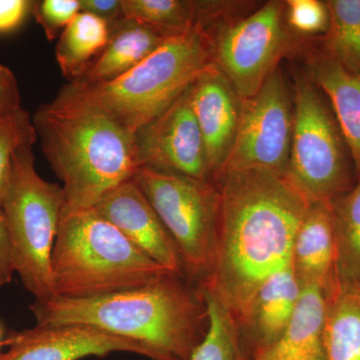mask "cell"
Wrapping results in <instances>:
<instances>
[{"mask_svg": "<svg viewBox=\"0 0 360 360\" xmlns=\"http://www.w3.org/2000/svg\"><path fill=\"white\" fill-rule=\"evenodd\" d=\"M220 215L212 292L236 321L257 291L290 264L296 232L311 202L288 175L267 168L231 170L217 180Z\"/></svg>", "mask_w": 360, "mask_h": 360, "instance_id": "cell-1", "label": "cell"}, {"mask_svg": "<svg viewBox=\"0 0 360 360\" xmlns=\"http://www.w3.org/2000/svg\"><path fill=\"white\" fill-rule=\"evenodd\" d=\"M30 310L37 326L97 328L137 343L150 360L191 359L210 326L202 292L174 272L113 295L34 300Z\"/></svg>", "mask_w": 360, "mask_h": 360, "instance_id": "cell-2", "label": "cell"}, {"mask_svg": "<svg viewBox=\"0 0 360 360\" xmlns=\"http://www.w3.org/2000/svg\"><path fill=\"white\" fill-rule=\"evenodd\" d=\"M213 63L212 39L196 23L122 77L101 84L70 82L49 105L60 111L103 115L135 135Z\"/></svg>", "mask_w": 360, "mask_h": 360, "instance_id": "cell-3", "label": "cell"}, {"mask_svg": "<svg viewBox=\"0 0 360 360\" xmlns=\"http://www.w3.org/2000/svg\"><path fill=\"white\" fill-rule=\"evenodd\" d=\"M32 120L45 158L63 181L65 210H94L139 169L134 135L103 115L49 103Z\"/></svg>", "mask_w": 360, "mask_h": 360, "instance_id": "cell-4", "label": "cell"}, {"mask_svg": "<svg viewBox=\"0 0 360 360\" xmlns=\"http://www.w3.org/2000/svg\"><path fill=\"white\" fill-rule=\"evenodd\" d=\"M168 272L96 210H65L52 250L56 297L113 295L146 285Z\"/></svg>", "mask_w": 360, "mask_h": 360, "instance_id": "cell-5", "label": "cell"}, {"mask_svg": "<svg viewBox=\"0 0 360 360\" xmlns=\"http://www.w3.org/2000/svg\"><path fill=\"white\" fill-rule=\"evenodd\" d=\"M2 210L11 238L15 274L35 300L54 297L51 257L66 198L63 186L35 169L32 146L14 153Z\"/></svg>", "mask_w": 360, "mask_h": 360, "instance_id": "cell-6", "label": "cell"}, {"mask_svg": "<svg viewBox=\"0 0 360 360\" xmlns=\"http://www.w3.org/2000/svg\"><path fill=\"white\" fill-rule=\"evenodd\" d=\"M181 257L184 276L198 288L212 274L220 215V189L213 180L141 167L134 179Z\"/></svg>", "mask_w": 360, "mask_h": 360, "instance_id": "cell-7", "label": "cell"}, {"mask_svg": "<svg viewBox=\"0 0 360 360\" xmlns=\"http://www.w3.org/2000/svg\"><path fill=\"white\" fill-rule=\"evenodd\" d=\"M316 85L296 78L286 175L310 202H333L352 187L345 139Z\"/></svg>", "mask_w": 360, "mask_h": 360, "instance_id": "cell-8", "label": "cell"}, {"mask_svg": "<svg viewBox=\"0 0 360 360\" xmlns=\"http://www.w3.org/2000/svg\"><path fill=\"white\" fill-rule=\"evenodd\" d=\"M292 101L277 68L255 96L241 101L238 134L221 174L252 167L286 174L292 139Z\"/></svg>", "mask_w": 360, "mask_h": 360, "instance_id": "cell-9", "label": "cell"}, {"mask_svg": "<svg viewBox=\"0 0 360 360\" xmlns=\"http://www.w3.org/2000/svg\"><path fill=\"white\" fill-rule=\"evenodd\" d=\"M285 44L283 6L270 1L220 32L212 44L213 59L245 101L255 96L276 70Z\"/></svg>", "mask_w": 360, "mask_h": 360, "instance_id": "cell-10", "label": "cell"}, {"mask_svg": "<svg viewBox=\"0 0 360 360\" xmlns=\"http://www.w3.org/2000/svg\"><path fill=\"white\" fill-rule=\"evenodd\" d=\"M189 89L135 134L137 161L139 168L212 180Z\"/></svg>", "mask_w": 360, "mask_h": 360, "instance_id": "cell-11", "label": "cell"}, {"mask_svg": "<svg viewBox=\"0 0 360 360\" xmlns=\"http://www.w3.org/2000/svg\"><path fill=\"white\" fill-rule=\"evenodd\" d=\"M8 349L0 360H82L129 352L146 357L132 341L84 326H39L13 333L4 340Z\"/></svg>", "mask_w": 360, "mask_h": 360, "instance_id": "cell-12", "label": "cell"}, {"mask_svg": "<svg viewBox=\"0 0 360 360\" xmlns=\"http://www.w3.org/2000/svg\"><path fill=\"white\" fill-rule=\"evenodd\" d=\"M94 210L144 255L169 271L186 276L174 241L134 179L106 194Z\"/></svg>", "mask_w": 360, "mask_h": 360, "instance_id": "cell-13", "label": "cell"}, {"mask_svg": "<svg viewBox=\"0 0 360 360\" xmlns=\"http://www.w3.org/2000/svg\"><path fill=\"white\" fill-rule=\"evenodd\" d=\"M191 106L205 142L213 181L229 160L238 134L241 99L215 63L191 86Z\"/></svg>", "mask_w": 360, "mask_h": 360, "instance_id": "cell-14", "label": "cell"}, {"mask_svg": "<svg viewBox=\"0 0 360 360\" xmlns=\"http://www.w3.org/2000/svg\"><path fill=\"white\" fill-rule=\"evenodd\" d=\"M302 290L290 264L260 286L238 321L252 356L283 335L292 319Z\"/></svg>", "mask_w": 360, "mask_h": 360, "instance_id": "cell-15", "label": "cell"}, {"mask_svg": "<svg viewBox=\"0 0 360 360\" xmlns=\"http://www.w3.org/2000/svg\"><path fill=\"white\" fill-rule=\"evenodd\" d=\"M290 265L302 288L321 286L326 291L336 283V238L331 202H314L296 232Z\"/></svg>", "mask_w": 360, "mask_h": 360, "instance_id": "cell-16", "label": "cell"}, {"mask_svg": "<svg viewBox=\"0 0 360 360\" xmlns=\"http://www.w3.org/2000/svg\"><path fill=\"white\" fill-rule=\"evenodd\" d=\"M179 33L122 18L110 26V40L103 52L82 77L71 82L101 84L122 77Z\"/></svg>", "mask_w": 360, "mask_h": 360, "instance_id": "cell-17", "label": "cell"}, {"mask_svg": "<svg viewBox=\"0 0 360 360\" xmlns=\"http://www.w3.org/2000/svg\"><path fill=\"white\" fill-rule=\"evenodd\" d=\"M328 291L321 286L303 288L288 328L252 360H326L323 326Z\"/></svg>", "mask_w": 360, "mask_h": 360, "instance_id": "cell-18", "label": "cell"}, {"mask_svg": "<svg viewBox=\"0 0 360 360\" xmlns=\"http://www.w3.org/2000/svg\"><path fill=\"white\" fill-rule=\"evenodd\" d=\"M314 84L328 96L360 179V77L330 52L309 65Z\"/></svg>", "mask_w": 360, "mask_h": 360, "instance_id": "cell-19", "label": "cell"}, {"mask_svg": "<svg viewBox=\"0 0 360 360\" xmlns=\"http://www.w3.org/2000/svg\"><path fill=\"white\" fill-rule=\"evenodd\" d=\"M324 359L360 360V286L335 283L328 292Z\"/></svg>", "mask_w": 360, "mask_h": 360, "instance_id": "cell-20", "label": "cell"}, {"mask_svg": "<svg viewBox=\"0 0 360 360\" xmlns=\"http://www.w3.org/2000/svg\"><path fill=\"white\" fill-rule=\"evenodd\" d=\"M110 40V25L87 13H79L66 26L56 47V61L68 82L82 77Z\"/></svg>", "mask_w": 360, "mask_h": 360, "instance_id": "cell-21", "label": "cell"}, {"mask_svg": "<svg viewBox=\"0 0 360 360\" xmlns=\"http://www.w3.org/2000/svg\"><path fill=\"white\" fill-rule=\"evenodd\" d=\"M336 238V283L360 286V179L331 202Z\"/></svg>", "mask_w": 360, "mask_h": 360, "instance_id": "cell-22", "label": "cell"}, {"mask_svg": "<svg viewBox=\"0 0 360 360\" xmlns=\"http://www.w3.org/2000/svg\"><path fill=\"white\" fill-rule=\"evenodd\" d=\"M200 290L207 305L210 326L189 360H252L236 317L212 292Z\"/></svg>", "mask_w": 360, "mask_h": 360, "instance_id": "cell-23", "label": "cell"}, {"mask_svg": "<svg viewBox=\"0 0 360 360\" xmlns=\"http://www.w3.org/2000/svg\"><path fill=\"white\" fill-rule=\"evenodd\" d=\"M329 52L347 68L360 70V0L328 1Z\"/></svg>", "mask_w": 360, "mask_h": 360, "instance_id": "cell-24", "label": "cell"}, {"mask_svg": "<svg viewBox=\"0 0 360 360\" xmlns=\"http://www.w3.org/2000/svg\"><path fill=\"white\" fill-rule=\"evenodd\" d=\"M123 18L174 32L198 23L200 2L184 0H122Z\"/></svg>", "mask_w": 360, "mask_h": 360, "instance_id": "cell-25", "label": "cell"}, {"mask_svg": "<svg viewBox=\"0 0 360 360\" xmlns=\"http://www.w3.org/2000/svg\"><path fill=\"white\" fill-rule=\"evenodd\" d=\"M37 141L32 117L22 106L0 115V205L8 186L14 153L33 146Z\"/></svg>", "mask_w": 360, "mask_h": 360, "instance_id": "cell-26", "label": "cell"}, {"mask_svg": "<svg viewBox=\"0 0 360 360\" xmlns=\"http://www.w3.org/2000/svg\"><path fill=\"white\" fill-rule=\"evenodd\" d=\"M32 11L47 39L53 40L80 13L79 0L33 1Z\"/></svg>", "mask_w": 360, "mask_h": 360, "instance_id": "cell-27", "label": "cell"}, {"mask_svg": "<svg viewBox=\"0 0 360 360\" xmlns=\"http://www.w3.org/2000/svg\"><path fill=\"white\" fill-rule=\"evenodd\" d=\"M288 6V23L296 32L314 34L329 27L328 6L319 0H290Z\"/></svg>", "mask_w": 360, "mask_h": 360, "instance_id": "cell-28", "label": "cell"}, {"mask_svg": "<svg viewBox=\"0 0 360 360\" xmlns=\"http://www.w3.org/2000/svg\"><path fill=\"white\" fill-rule=\"evenodd\" d=\"M33 1L0 0V32L15 30L32 11Z\"/></svg>", "mask_w": 360, "mask_h": 360, "instance_id": "cell-29", "label": "cell"}, {"mask_svg": "<svg viewBox=\"0 0 360 360\" xmlns=\"http://www.w3.org/2000/svg\"><path fill=\"white\" fill-rule=\"evenodd\" d=\"M80 11L96 15L112 26L122 20V0H79Z\"/></svg>", "mask_w": 360, "mask_h": 360, "instance_id": "cell-30", "label": "cell"}, {"mask_svg": "<svg viewBox=\"0 0 360 360\" xmlns=\"http://www.w3.org/2000/svg\"><path fill=\"white\" fill-rule=\"evenodd\" d=\"M18 82L13 71L0 65V115L20 108Z\"/></svg>", "mask_w": 360, "mask_h": 360, "instance_id": "cell-31", "label": "cell"}, {"mask_svg": "<svg viewBox=\"0 0 360 360\" xmlns=\"http://www.w3.org/2000/svg\"><path fill=\"white\" fill-rule=\"evenodd\" d=\"M15 274L6 215L0 205V288L11 283Z\"/></svg>", "mask_w": 360, "mask_h": 360, "instance_id": "cell-32", "label": "cell"}, {"mask_svg": "<svg viewBox=\"0 0 360 360\" xmlns=\"http://www.w3.org/2000/svg\"><path fill=\"white\" fill-rule=\"evenodd\" d=\"M2 335H4V331H2L1 326H0V347L4 345V340H2Z\"/></svg>", "mask_w": 360, "mask_h": 360, "instance_id": "cell-33", "label": "cell"}, {"mask_svg": "<svg viewBox=\"0 0 360 360\" xmlns=\"http://www.w3.org/2000/svg\"><path fill=\"white\" fill-rule=\"evenodd\" d=\"M359 77H360V70H359Z\"/></svg>", "mask_w": 360, "mask_h": 360, "instance_id": "cell-34", "label": "cell"}]
</instances>
